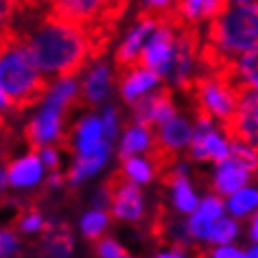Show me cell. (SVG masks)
I'll list each match as a JSON object with an SVG mask.
<instances>
[{
	"label": "cell",
	"instance_id": "cell-1",
	"mask_svg": "<svg viewBox=\"0 0 258 258\" xmlns=\"http://www.w3.org/2000/svg\"><path fill=\"white\" fill-rule=\"evenodd\" d=\"M16 37L24 40L37 68L48 81L75 77L88 61H92V46L88 35L73 24L50 18L48 11L33 27Z\"/></svg>",
	"mask_w": 258,
	"mask_h": 258
},
{
	"label": "cell",
	"instance_id": "cell-2",
	"mask_svg": "<svg viewBox=\"0 0 258 258\" xmlns=\"http://www.w3.org/2000/svg\"><path fill=\"white\" fill-rule=\"evenodd\" d=\"M251 50H258V3L230 5L206 27L199 70H225Z\"/></svg>",
	"mask_w": 258,
	"mask_h": 258
},
{
	"label": "cell",
	"instance_id": "cell-3",
	"mask_svg": "<svg viewBox=\"0 0 258 258\" xmlns=\"http://www.w3.org/2000/svg\"><path fill=\"white\" fill-rule=\"evenodd\" d=\"M50 81L42 75L37 63L20 37L3 33L0 55V103L3 114H22L37 105L48 94Z\"/></svg>",
	"mask_w": 258,
	"mask_h": 258
},
{
	"label": "cell",
	"instance_id": "cell-4",
	"mask_svg": "<svg viewBox=\"0 0 258 258\" xmlns=\"http://www.w3.org/2000/svg\"><path fill=\"white\" fill-rule=\"evenodd\" d=\"M77 99H81V86L75 81V77L50 81L48 94L40 103V109L24 127L27 145L33 149H42L48 145L68 147V136L63 134V125H66L68 109L75 105Z\"/></svg>",
	"mask_w": 258,
	"mask_h": 258
},
{
	"label": "cell",
	"instance_id": "cell-5",
	"mask_svg": "<svg viewBox=\"0 0 258 258\" xmlns=\"http://www.w3.org/2000/svg\"><path fill=\"white\" fill-rule=\"evenodd\" d=\"M241 83L236 81L232 66L217 73L199 70L197 79L188 88V94L195 105V116H206L221 125V129L232 120L236 112L238 96H241Z\"/></svg>",
	"mask_w": 258,
	"mask_h": 258
},
{
	"label": "cell",
	"instance_id": "cell-6",
	"mask_svg": "<svg viewBox=\"0 0 258 258\" xmlns=\"http://www.w3.org/2000/svg\"><path fill=\"white\" fill-rule=\"evenodd\" d=\"M177 20L162 22L156 29V33L149 37L147 46L140 57V66L158 73L162 79L169 81L173 59H175V48H177Z\"/></svg>",
	"mask_w": 258,
	"mask_h": 258
},
{
	"label": "cell",
	"instance_id": "cell-7",
	"mask_svg": "<svg viewBox=\"0 0 258 258\" xmlns=\"http://www.w3.org/2000/svg\"><path fill=\"white\" fill-rule=\"evenodd\" d=\"M195 132L188 147L190 160L195 162H223L230 158V138L223 129L215 127V120L206 116H195Z\"/></svg>",
	"mask_w": 258,
	"mask_h": 258
},
{
	"label": "cell",
	"instance_id": "cell-8",
	"mask_svg": "<svg viewBox=\"0 0 258 258\" xmlns=\"http://www.w3.org/2000/svg\"><path fill=\"white\" fill-rule=\"evenodd\" d=\"M109 192V212L118 221H140L145 215V197L138 184L129 182L122 171H116L105 182Z\"/></svg>",
	"mask_w": 258,
	"mask_h": 258
},
{
	"label": "cell",
	"instance_id": "cell-9",
	"mask_svg": "<svg viewBox=\"0 0 258 258\" xmlns=\"http://www.w3.org/2000/svg\"><path fill=\"white\" fill-rule=\"evenodd\" d=\"M223 132L230 143H245L258 149V92L254 88H241L236 112Z\"/></svg>",
	"mask_w": 258,
	"mask_h": 258
},
{
	"label": "cell",
	"instance_id": "cell-10",
	"mask_svg": "<svg viewBox=\"0 0 258 258\" xmlns=\"http://www.w3.org/2000/svg\"><path fill=\"white\" fill-rule=\"evenodd\" d=\"M160 24L162 22H158L156 18H151L147 14H138L136 24L129 29V33L125 37H122V42L118 44L116 55H114L116 68H118L120 75H125L127 70H132L134 66L140 63V57H143L147 42H149V37L156 33V29Z\"/></svg>",
	"mask_w": 258,
	"mask_h": 258
},
{
	"label": "cell",
	"instance_id": "cell-11",
	"mask_svg": "<svg viewBox=\"0 0 258 258\" xmlns=\"http://www.w3.org/2000/svg\"><path fill=\"white\" fill-rule=\"evenodd\" d=\"M175 116L177 112H175V103H173V94L166 86L147 94L145 99H140L134 105V122L151 127V129H158L160 125L169 122Z\"/></svg>",
	"mask_w": 258,
	"mask_h": 258
},
{
	"label": "cell",
	"instance_id": "cell-12",
	"mask_svg": "<svg viewBox=\"0 0 258 258\" xmlns=\"http://www.w3.org/2000/svg\"><path fill=\"white\" fill-rule=\"evenodd\" d=\"M44 177V162L35 153H24L20 158H14L3 169V186L11 188H33Z\"/></svg>",
	"mask_w": 258,
	"mask_h": 258
},
{
	"label": "cell",
	"instance_id": "cell-13",
	"mask_svg": "<svg viewBox=\"0 0 258 258\" xmlns=\"http://www.w3.org/2000/svg\"><path fill=\"white\" fill-rule=\"evenodd\" d=\"M109 143L105 136V127H103L101 116H83L77 122L73 134L68 136V147L75 149V156H88V153L99 151L101 147H105Z\"/></svg>",
	"mask_w": 258,
	"mask_h": 258
},
{
	"label": "cell",
	"instance_id": "cell-14",
	"mask_svg": "<svg viewBox=\"0 0 258 258\" xmlns=\"http://www.w3.org/2000/svg\"><path fill=\"white\" fill-rule=\"evenodd\" d=\"M158 88H162V77L149 68L140 66V63L127 70L125 75H120V96L129 105H136L140 99L156 92Z\"/></svg>",
	"mask_w": 258,
	"mask_h": 258
},
{
	"label": "cell",
	"instance_id": "cell-15",
	"mask_svg": "<svg viewBox=\"0 0 258 258\" xmlns=\"http://www.w3.org/2000/svg\"><path fill=\"white\" fill-rule=\"evenodd\" d=\"M114 83V70L103 61H94L81 81V101L86 105H99L109 96Z\"/></svg>",
	"mask_w": 258,
	"mask_h": 258
},
{
	"label": "cell",
	"instance_id": "cell-16",
	"mask_svg": "<svg viewBox=\"0 0 258 258\" xmlns=\"http://www.w3.org/2000/svg\"><path fill=\"white\" fill-rule=\"evenodd\" d=\"M251 173L245 169L243 164H238L236 160H223V162L215 164V173H212V190L219 197H232L234 192L245 188V184L249 182Z\"/></svg>",
	"mask_w": 258,
	"mask_h": 258
},
{
	"label": "cell",
	"instance_id": "cell-17",
	"mask_svg": "<svg viewBox=\"0 0 258 258\" xmlns=\"http://www.w3.org/2000/svg\"><path fill=\"white\" fill-rule=\"evenodd\" d=\"M223 210H225V204L219 195L204 197V202L199 204V208L192 212L188 223H186L188 225L190 238H195V241H208V232L223 217Z\"/></svg>",
	"mask_w": 258,
	"mask_h": 258
},
{
	"label": "cell",
	"instance_id": "cell-18",
	"mask_svg": "<svg viewBox=\"0 0 258 258\" xmlns=\"http://www.w3.org/2000/svg\"><path fill=\"white\" fill-rule=\"evenodd\" d=\"M162 182L171 186V197H173V206H175L177 212L182 215H192L197 208H199V199H197V192L192 188L188 175H186V169L184 166H175L171 169L166 175H162Z\"/></svg>",
	"mask_w": 258,
	"mask_h": 258
},
{
	"label": "cell",
	"instance_id": "cell-19",
	"mask_svg": "<svg viewBox=\"0 0 258 258\" xmlns=\"http://www.w3.org/2000/svg\"><path fill=\"white\" fill-rule=\"evenodd\" d=\"M109 151H112V147H109V143H107L105 147H101V149L94 151V153H88V156H75L73 164H70V169L66 173V182L70 186H79L81 182L94 177L96 173L107 164Z\"/></svg>",
	"mask_w": 258,
	"mask_h": 258
},
{
	"label": "cell",
	"instance_id": "cell-20",
	"mask_svg": "<svg viewBox=\"0 0 258 258\" xmlns=\"http://www.w3.org/2000/svg\"><path fill=\"white\" fill-rule=\"evenodd\" d=\"M156 147V129L151 127H145V125H129L125 129L120 138V158L127 160V158H134V156H140L145 151H153Z\"/></svg>",
	"mask_w": 258,
	"mask_h": 258
},
{
	"label": "cell",
	"instance_id": "cell-21",
	"mask_svg": "<svg viewBox=\"0 0 258 258\" xmlns=\"http://www.w3.org/2000/svg\"><path fill=\"white\" fill-rule=\"evenodd\" d=\"M48 258H68L73 254V236L63 225L46 223V243H44Z\"/></svg>",
	"mask_w": 258,
	"mask_h": 258
},
{
	"label": "cell",
	"instance_id": "cell-22",
	"mask_svg": "<svg viewBox=\"0 0 258 258\" xmlns=\"http://www.w3.org/2000/svg\"><path fill=\"white\" fill-rule=\"evenodd\" d=\"M122 175H125L129 182L138 184V186H147L151 184V179L156 177V164L147 158H140V156H134V158H127L122 160Z\"/></svg>",
	"mask_w": 258,
	"mask_h": 258
},
{
	"label": "cell",
	"instance_id": "cell-23",
	"mask_svg": "<svg viewBox=\"0 0 258 258\" xmlns=\"http://www.w3.org/2000/svg\"><path fill=\"white\" fill-rule=\"evenodd\" d=\"M225 208L234 219H243V217H249L251 212L258 210V188L256 186H245L238 192H234L228 204H225Z\"/></svg>",
	"mask_w": 258,
	"mask_h": 258
},
{
	"label": "cell",
	"instance_id": "cell-24",
	"mask_svg": "<svg viewBox=\"0 0 258 258\" xmlns=\"http://www.w3.org/2000/svg\"><path fill=\"white\" fill-rule=\"evenodd\" d=\"M232 73L241 86L254 88L258 92V50L245 53L232 61Z\"/></svg>",
	"mask_w": 258,
	"mask_h": 258
},
{
	"label": "cell",
	"instance_id": "cell-25",
	"mask_svg": "<svg viewBox=\"0 0 258 258\" xmlns=\"http://www.w3.org/2000/svg\"><path fill=\"white\" fill-rule=\"evenodd\" d=\"M107 223H109L107 212L101 210V208H94V210H90V212H86V215L81 217L79 228H81V234L86 236V238H92V241H101L103 232L107 230Z\"/></svg>",
	"mask_w": 258,
	"mask_h": 258
},
{
	"label": "cell",
	"instance_id": "cell-26",
	"mask_svg": "<svg viewBox=\"0 0 258 258\" xmlns=\"http://www.w3.org/2000/svg\"><path fill=\"white\" fill-rule=\"evenodd\" d=\"M238 234V223L234 219L221 217L219 221L212 225L208 232V243H217V245H230Z\"/></svg>",
	"mask_w": 258,
	"mask_h": 258
},
{
	"label": "cell",
	"instance_id": "cell-27",
	"mask_svg": "<svg viewBox=\"0 0 258 258\" xmlns=\"http://www.w3.org/2000/svg\"><path fill=\"white\" fill-rule=\"evenodd\" d=\"M16 223H18V228H20L24 234H35V232H40V230H46V221H44L42 215L35 208L22 210Z\"/></svg>",
	"mask_w": 258,
	"mask_h": 258
},
{
	"label": "cell",
	"instance_id": "cell-28",
	"mask_svg": "<svg viewBox=\"0 0 258 258\" xmlns=\"http://www.w3.org/2000/svg\"><path fill=\"white\" fill-rule=\"evenodd\" d=\"M96 256L99 258H127L122 245L116 243L114 238H101L99 245H96Z\"/></svg>",
	"mask_w": 258,
	"mask_h": 258
},
{
	"label": "cell",
	"instance_id": "cell-29",
	"mask_svg": "<svg viewBox=\"0 0 258 258\" xmlns=\"http://www.w3.org/2000/svg\"><path fill=\"white\" fill-rule=\"evenodd\" d=\"M20 247V241L16 236L14 228H5L3 236H0V249H3V258H14V254Z\"/></svg>",
	"mask_w": 258,
	"mask_h": 258
},
{
	"label": "cell",
	"instance_id": "cell-30",
	"mask_svg": "<svg viewBox=\"0 0 258 258\" xmlns=\"http://www.w3.org/2000/svg\"><path fill=\"white\" fill-rule=\"evenodd\" d=\"M101 120H103V127H105V136L107 140H112L116 134H118V112H116L114 105H105L101 114Z\"/></svg>",
	"mask_w": 258,
	"mask_h": 258
},
{
	"label": "cell",
	"instance_id": "cell-31",
	"mask_svg": "<svg viewBox=\"0 0 258 258\" xmlns=\"http://www.w3.org/2000/svg\"><path fill=\"white\" fill-rule=\"evenodd\" d=\"M40 158H42V162L46 169H50V173L59 169V164H61V158H59V151H57V147L55 145H48V147H42L40 149Z\"/></svg>",
	"mask_w": 258,
	"mask_h": 258
},
{
	"label": "cell",
	"instance_id": "cell-32",
	"mask_svg": "<svg viewBox=\"0 0 258 258\" xmlns=\"http://www.w3.org/2000/svg\"><path fill=\"white\" fill-rule=\"evenodd\" d=\"M230 7L228 0H204V20H215L217 16H221L225 9Z\"/></svg>",
	"mask_w": 258,
	"mask_h": 258
},
{
	"label": "cell",
	"instance_id": "cell-33",
	"mask_svg": "<svg viewBox=\"0 0 258 258\" xmlns=\"http://www.w3.org/2000/svg\"><path fill=\"white\" fill-rule=\"evenodd\" d=\"M210 258H245V251L234 247V245H219L210 254Z\"/></svg>",
	"mask_w": 258,
	"mask_h": 258
},
{
	"label": "cell",
	"instance_id": "cell-34",
	"mask_svg": "<svg viewBox=\"0 0 258 258\" xmlns=\"http://www.w3.org/2000/svg\"><path fill=\"white\" fill-rule=\"evenodd\" d=\"M18 5H24V7H33V9H50V5L55 0H16Z\"/></svg>",
	"mask_w": 258,
	"mask_h": 258
},
{
	"label": "cell",
	"instance_id": "cell-35",
	"mask_svg": "<svg viewBox=\"0 0 258 258\" xmlns=\"http://www.w3.org/2000/svg\"><path fill=\"white\" fill-rule=\"evenodd\" d=\"M156 258H186V254L182 247H171V249L162 251V254H158Z\"/></svg>",
	"mask_w": 258,
	"mask_h": 258
},
{
	"label": "cell",
	"instance_id": "cell-36",
	"mask_svg": "<svg viewBox=\"0 0 258 258\" xmlns=\"http://www.w3.org/2000/svg\"><path fill=\"white\" fill-rule=\"evenodd\" d=\"M249 234H251V241L258 243V215L251 219V228H249Z\"/></svg>",
	"mask_w": 258,
	"mask_h": 258
},
{
	"label": "cell",
	"instance_id": "cell-37",
	"mask_svg": "<svg viewBox=\"0 0 258 258\" xmlns=\"http://www.w3.org/2000/svg\"><path fill=\"white\" fill-rule=\"evenodd\" d=\"M230 5H251V3H258V0H228Z\"/></svg>",
	"mask_w": 258,
	"mask_h": 258
},
{
	"label": "cell",
	"instance_id": "cell-38",
	"mask_svg": "<svg viewBox=\"0 0 258 258\" xmlns=\"http://www.w3.org/2000/svg\"><path fill=\"white\" fill-rule=\"evenodd\" d=\"M127 258H129V256H127Z\"/></svg>",
	"mask_w": 258,
	"mask_h": 258
}]
</instances>
